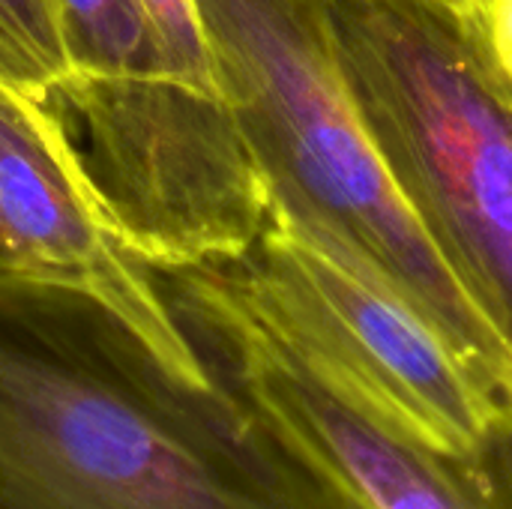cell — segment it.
<instances>
[{
	"label": "cell",
	"instance_id": "cell-1",
	"mask_svg": "<svg viewBox=\"0 0 512 509\" xmlns=\"http://www.w3.org/2000/svg\"><path fill=\"white\" fill-rule=\"evenodd\" d=\"M0 509H348L210 369L0 273Z\"/></svg>",
	"mask_w": 512,
	"mask_h": 509
},
{
	"label": "cell",
	"instance_id": "cell-2",
	"mask_svg": "<svg viewBox=\"0 0 512 509\" xmlns=\"http://www.w3.org/2000/svg\"><path fill=\"white\" fill-rule=\"evenodd\" d=\"M270 219L408 303L507 402L512 354L390 183L333 60L318 0H195Z\"/></svg>",
	"mask_w": 512,
	"mask_h": 509
},
{
	"label": "cell",
	"instance_id": "cell-3",
	"mask_svg": "<svg viewBox=\"0 0 512 509\" xmlns=\"http://www.w3.org/2000/svg\"><path fill=\"white\" fill-rule=\"evenodd\" d=\"M402 204L512 354V78L483 0H318Z\"/></svg>",
	"mask_w": 512,
	"mask_h": 509
},
{
	"label": "cell",
	"instance_id": "cell-4",
	"mask_svg": "<svg viewBox=\"0 0 512 509\" xmlns=\"http://www.w3.org/2000/svg\"><path fill=\"white\" fill-rule=\"evenodd\" d=\"M195 267L324 387L420 444L468 453L512 408L408 303L282 222Z\"/></svg>",
	"mask_w": 512,
	"mask_h": 509
},
{
	"label": "cell",
	"instance_id": "cell-5",
	"mask_svg": "<svg viewBox=\"0 0 512 509\" xmlns=\"http://www.w3.org/2000/svg\"><path fill=\"white\" fill-rule=\"evenodd\" d=\"M153 273L207 369L351 507L512 509V408L480 447L468 453L435 450L324 387L201 267Z\"/></svg>",
	"mask_w": 512,
	"mask_h": 509
},
{
	"label": "cell",
	"instance_id": "cell-6",
	"mask_svg": "<svg viewBox=\"0 0 512 509\" xmlns=\"http://www.w3.org/2000/svg\"><path fill=\"white\" fill-rule=\"evenodd\" d=\"M0 240L9 273L84 294L165 360L207 369L153 267L111 228L51 117L0 84Z\"/></svg>",
	"mask_w": 512,
	"mask_h": 509
},
{
	"label": "cell",
	"instance_id": "cell-7",
	"mask_svg": "<svg viewBox=\"0 0 512 509\" xmlns=\"http://www.w3.org/2000/svg\"><path fill=\"white\" fill-rule=\"evenodd\" d=\"M66 72L57 0H0V84L42 99Z\"/></svg>",
	"mask_w": 512,
	"mask_h": 509
},
{
	"label": "cell",
	"instance_id": "cell-8",
	"mask_svg": "<svg viewBox=\"0 0 512 509\" xmlns=\"http://www.w3.org/2000/svg\"><path fill=\"white\" fill-rule=\"evenodd\" d=\"M483 27L498 66L512 78V0H483Z\"/></svg>",
	"mask_w": 512,
	"mask_h": 509
},
{
	"label": "cell",
	"instance_id": "cell-9",
	"mask_svg": "<svg viewBox=\"0 0 512 509\" xmlns=\"http://www.w3.org/2000/svg\"><path fill=\"white\" fill-rule=\"evenodd\" d=\"M0 273H9V261H6V249H3V240H0Z\"/></svg>",
	"mask_w": 512,
	"mask_h": 509
},
{
	"label": "cell",
	"instance_id": "cell-10",
	"mask_svg": "<svg viewBox=\"0 0 512 509\" xmlns=\"http://www.w3.org/2000/svg\"><path fill=\"white\" fill-rule=\"evenodd\" d=\"M345 504H348V501H345ZM348 509H357V507H351V504H348Z\"/></svg>",
	"mask_w": 512,
	"mask_h": 509
}]
</instances>
